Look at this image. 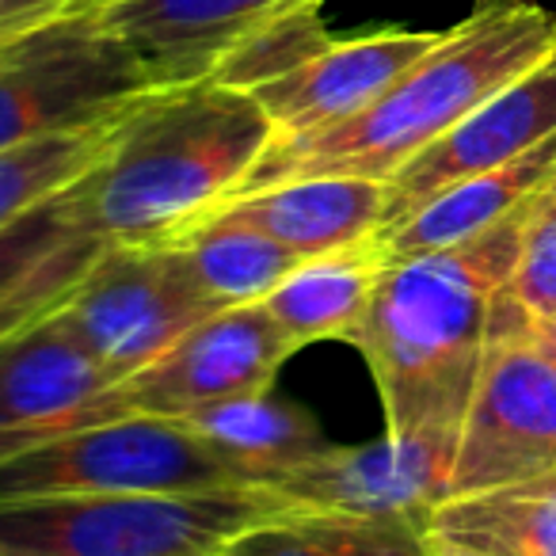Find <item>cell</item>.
<instances>
[{
	"instance_id": "6da1fadb",
	"label": "cell",
	"mask_w": 556,
	"mask_h": 556,
	"mask_svg": "<svg viewBox=\"0 0 556 556\" xmlns=\"http://www.w3.org/2000/svg\"><path fill=\"white\" fill-rule=\"evenodd\" d=\"M526 206L465 244L386 260L351 340L374 374L386 431H462L495 302L515 275Z\"/></svg>"
},
{
	"instance_id": "7a4b0ae2",
	"label": "cell",
	"mask_w": 556,
	"mask_h": 556,
	"mask_svg": "<svg viewBox=\"0 0 556 556\" xmlns=\"http://www.w3.org/2000/svg\"><path fill=\"white\" fill-rule=\"evenodd\" d=\"M270 141L252 92L194 80L146 96L85 176L96 232L126 248L172 244L244 191Z\"/></svg>"
},
{
	"instance_id": "3957f363",
	"label": "cell",
	"mask_w": 556,
	"mask_h": 556,
	"mask_svg": "<svg viewBox=\"0 0 556 556\" xmlns=\"http://www.w3.org/2000/svg\"><path fill=\"white\" fill-rule=\"evenodd\" d=\"M553 50L556 20L545 9L530 0L480 4L355 118L298 141H270L240 194L302 176H366L386 184Z\"/></svg>"
},
{
	"instance_id": "277c9868",
	"label": "cell",
	"mask_w": 556,
	"mask_h": 556,
	"mask_svg": "<svg viewBox=\"0 0 556 556\" xmlns=\"http://www.w3.org/2000/svg\"><path fill=\"white\" fill-rule=\"evenodd\" d=\"M290 510L267 488L0 503V556H222Z\"/></svg>"
},
{
	"instance_id": "5b68a950",
	"label": "cell",
	"mask_w": 556,
	"mask_h": 556,
	"mask_svg": "<svg viewBox=\"0 0 556 556\" xmlns=\"http://www.w3.org/2000/svg\"><path fill=\"white\" fill-rule=\"evenodd\" d=\"M161 92L149 70L80 0L0 47V153L103 123Z\"/></svg>"
},
{
	"instance_id": "8992f818",
	"label": "cell",
	"mask_w": 556,
	"mask_h": 556,
	"mask_svg": "<svg viewBox=\"0 0 556 556\" xmlns=\"http://www.w3.org/2000/svg\"><path fill=\"white\" fill-rule=\"evenodd\" d=\"M556 469V363L533 343L530 313L503 290L484 366L457 434L454 495L522 484Z\"/></svg>"
},
{
	"instance_id": "52a82bcc",
	"label": "cell",
	"mask_w": 556,
	"mask_h": 556,
	"mask_svg": "<svg viewBox=\"0 0 556 556\" xmlns=\"http://www.w3.org/2000/svg\"><path fill=\"white\" fill-rule=\"evenodd\" d=\"M244 488L184 419L123 416L0 462V503Z\"/></svg>"
},
{
	"instance_id": "ba28073f",
	"label": "cell",
	"mask_w": 556,
	"mask_h": 556,
	"mask_svg": "<svg viewBox=\"0 0 556 556\" xmlns=\"http://www.w3.org/2000/svg\"><path fill=\"white\" fill-rule=\"evenodd\" d=\"M58 313L115 381L149 366L202 317H214L164 244H108Z\"/></svg>"
},
{
	"instance_id": "9c48e42d",
	"label": "cell",
	"mask_w": 556,
	"mask_h": 556,
	"mask_svg": "<svg viewBox=\"0 0 556 556\" xmlns=\"http://www.w3.org/2000/svg\"><path fill=\"white\" fill-rule=\"evenodd\" d=\"M290 355L294 348L263 302L237 305L191 325L149 366L115 381L108 396L118 416L187 419L232 396L275 389Z\"/></svg>"
},
{
	"instance_id": "30bf717a",
	"label": "cell",
	"mask_w": 556,
	"mask_h": 556,
	"mask_svg": "<svg viewBox=\"0 0 556 556\" xmlns=\"http://www.w3.org/2000/svg\"><path fill=\"white\" fill-rule=\"evenodd\" d=\"M457 434L462 431H386L358 446H328L305 469L267 488L294 510H328L355 518L427 522L450 500Z\"/></svg>"
},
{
	"instance_id": "8fae6325",
	"label": "cell",
	"mask_w": 556,
	"mask_h": 556,
	"mask_svg": "<svg viewBox=\"0 0 556 556\" xmlns=\"http://www.w3.org/2000/svg\"><path fill=\"white\" fill-rule=\"evenodd\" d=\"M111 378L62 313L0 340V462L108 419Z\"/></svg>"
},
{
	"instance_id": "7c38bea8",
	"label": "cell",
	"mask_w": 556,
	"mask_h": 556,
	"mask_svg": "<svg viewBox=\"0 0 556 556\" xmlns=\"http://www.w3.org/2000/svg\"><path fill=\"white\" fill-rule=\"evenodd\" d=\"M325 0H92L96 16L126 42L156 88L206 80L225 54Z\"/></svg>"
},
{
	"instance_id": "4fadbf2b",
	"label": "cell",
	"mask_w": 556,
	"mask_h": 556,
	"mask_svg": "<svg viewBox=\"0 0 556 556\" xmlns=\"http://www.w3.org/2000/svg\"><path fill=\"white\" fill-rule=\"evenodd\" d=\"M556 134V50L538 62L530 73L510 80L495 96H488L477 111L462 118L450 134H442L434 146L412 156L401 172L386 179L389 210L386 229L404 214L431 199L434 191L457 184L477 172L500 168L515 156L530 153L545 138ZM381 229V232H386Z\"/></svg>"
},
{
	"instance_id": "5bb4252c",
	"label": "cell",
	"mask_w": 556,
	"mask_h": 556,
	"mask_svg": "<svg viewBox=\"0 0 556 556\" xmlns=\"http://www.w3.org/2000/svg\"><path fill=\"white\" fill-rule=\"evenodd\" d=\"M442 35L446 31H378L332 42L252 96L275 126V141L309 138L370 108L401 73L439 47Z\"/></svg>"
},
{
	"instance_id": "9a60e30c",
	"label": "cell",
	"mask_w": 556,
	"mask_h": 556,
	"mask_svg": "<svg viewBox=\"0 0 556 556\" xmlns=\"http://www.w3.org/2000/svg\"><path fill=\"white\" fill-rule=\"evenodd\" d=\"M108 252L88 214L85 179L0 229V340L58 313Z\"/></svg>"
},
{
	"instance_id": "2e32d148",
	"label": "cell",
	"mask_w": 556,
	"mask_h": 556,
	"mask_svg": "<svg viewBox=\"0 0 556 556\" xmlns=\"http://www.w3.org/2000/svg\"><path fill=\"white\" fill-rule=\"evenodd\" d=\"M222 210L275 237L298 260H317L378 240L386 229L389 191L381 179L366 176H302L240 194Z\"/></svg>"
},
{
	"instance_id": "e0dca14e",
	"label": "cell",
	"mask_w": 556,
	"mask_h": 556,
	"mask_svg": "<svg viewBox=\"0 0 556 556\" xmlns=\"http://www.w3.org/2000/svg\"><path fill=\"white\" fill-rule=\"evenodd\" d=\"M556 172V134L533 146L530 153L500 164V168L477 172L457 184L434 191L419 202L412 214L378 232V252L386 260H408V255L442 252V248L465 244L480 232L495 229L510 214L526 206Z\"/></svg>"
},
{
	"instance_id": "ac0fdd59",
	"label": "cell",
	"mask_w": 556,
	"mask_h": 556,
	"mask_svg": "<svg viewBox=\"0 0 556 556\" xmlns=\"http://www.w3.org/2000/svg\"><path fill=\"white\" fill-rule=\"evenodd\" d=\"M184 424L244 488L282 484L332 446V439H325L320 431L317 416L302 404L278 396L275 389L232 396L214 408L194 412Z\"/></svg>"
},
{
	"instance_id": "d6986e66",
	"label": "cell",
	"mask_w": 556,
	"mask_h": 556,
	"mask_svg": "<svg viewBox=\"0 0 556 556\" xmlns=\"http://www.w3.org/2000/svg\"><path fill=\"white\" fill-rule=\"evenodd\" d=\"M381 267H386V255L378 252V240L302 260L263 298V309L282 328L294 351L320 340L351 343L366 317Z\"/></svg>"
},
{
	"instance_id": "ffe728a7",
	"label": "cell",
	"mask_w": 556,
	"mask_h": 556,
	"mask_svg": "<svg viewBox=\"0 0 556 556\" xmlns=\"http://www.w3.org/2000/svg\"><path fill=\"white\" fill-rule=\"evenodd\" d=\"M164 248L210 313L263 302L302 263L275 237L225 210Z\"/></svg>"
},
{
	"instance_id": "44dd1931",
	"label": "cell",
	"mask_w": 556,
	"mask_h": 556,
	"mask_svg": "<svg viewBox=\"0 0 556 556\" xmlns=\"http://www.w3.org/2000/svg\"><path fill=\"white\" fill-rule=\"evenodd\" d=\"M431 533L488 556H556V469L522 484L454 495L431 515Z\"/></svg>"
},
{
	"instance_id": "7402d4cb",
	"label": "cell",
	"mask_w": 556,
	"mask_h": 556,
	"mask_svg": "<svg viewBox=\"0 0 556 556\" xmlns=\"http://www.w3.org/2000/svg\"><path fill=\"white\" fill-rule=\"evenodd\" d=\"M427 522L290 507L240 533L222 556H427Z\"/></svg>"
},
{
	"instance_id": "603a6c76",
	"label": "cell",
	"mask_w": 556,
	"mask_h": 556,
	"mask_svg": "<svg viewBox=\"0 0 556 556\" xmlns=\"http://www.w3.org/2000/svg\"><path fill=\"white\" fill-rule=\"evenodd\" d=\"M134 108L118 111V115L103 118V123L80 126V130L50 134V138L4 149L0 153V229L12 225L16 217H24L39 202H47L50 194L85 179L111 153V146L118 141V130H123L126 115Z\"/></svg>"
},
{
	"instance_id": "cb8c5ba5",
	"label": "cell",
	"mask_w": 556,
	"mask_h": 556,
	"mask_svg": "<svg viewBox=\"0 0 556 556\" xmlns=\"http://www.w3.org/2000/svg\"><path fill=\"white\" fill-rule=\"evenodd\" d=\"M332 42L336 39L320 24V9L294 12V16L278 20V24L263 27L252 39L240 42L232 54L222 58V65L206 80L240 88V92H255L260 85H270V80L294 73L298 65H305L313 54H320Z\"/></svg>"
},
{
	"instance_id": "d4e9b609",
	"label": "cell",
	"mask_w": 556,
	"mask_h": 556,
	"mask_svg": "<svg viewBox=\"0 0 556 556\" xmlns=\"http://www.w3.org/2000/svg\"><path fill=\"white\" fill-rule=\"evenodd\" d=\"M507 290L530 317L556 313V172L526 206L522 244Z\"/></svg>"
},
{
	"instance_id": "484cf974",
	"label": "cell",
	"mask_w": 556,
	"mask_h": 556,
	"mask_svg": "<svg viewBox=\"0 0 556 556\" xmlns=\"http://www.w3.org/2000/svg\"><path fill=\"white\" fill-rule=\"evenodd\" d=\"M80 0H0V39H16L50 24Z\"/></svg>"
},
{
	"instance_id": "4316f807",
	"label": "cell",
	"mask_w": 556,
	"mask_h": 556,
	"mask_svg": "<svg viewBox=\"0 0 556 556\" xmlns=\"http://www.w3.org/2000/svg\"><path fill=\"white\" fill-rule=\"evenodd\" d=\"M530 336H533V343L556 363V313L553 317H530Z\"/></svg>"
},
{
	"instance_id": "83f0119b",
	"label": "cell",
	"mask_w": 556,
	"mask_h": 556,
	"mask_svg": "<svg viewBox=\"0 0 556 556\" xmlns=\"http://www.w3.org/2000/svg\"><path fill=\"white\" fill-rule=\"evenodd\" d=\"M427 556H488V553H477V548H465V545H450V541L434 538L427 541Z\"/></svg>"
},
{
	"instance_id": "f1b7e54d",
	"label": "cell",
	"mask_w": 556,
	"mask_h": 556,
	"mask_svg": "<svg viewBox=\"0 0 556 556\" xmlns=\"http://www.w3.org/2000/svg\"><path fill=\"white\" fill-rule=\"evenodd\" d=\"M16 39H20V35H16ZM4 42H12V39H0V47H4Z\"/></svg>"
}]
</instances>
